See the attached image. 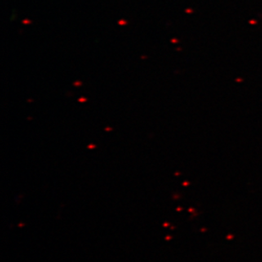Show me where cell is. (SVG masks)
Listing matches in <instances>:
<instances>
[]
</instances>
